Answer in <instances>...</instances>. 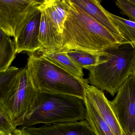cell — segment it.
Instances as JSON below:
<instances>
[{"instance_id":"44dd1931","label":"cell","mask_w":135,"mask_h":135,"mask_svg":"<svg viewBox=\"0 0 135 135\" xmlns=\"http://www.w3.org/2000/svg\"><path fill=\"white\" fill-rule=\"evenodd\" d=\"M13 135H31L26 132L23 129L20 128H17L14 132Z\"/></svg>"},{"instance_id":"5bb4252c","label":"cell","mask_w":135,"mask_h":135,"mask_svg":"<svg viewBox=\"0 0 135 135\" xmlns=\"http://www.w3.org/2000/svg\"><path fill=\"white\" fill-rule=\"evenodd\" d=\"M58 32L62 34L67 12L61 0H45L40 5Z\"/></svg>"},{"instance_id":"7402d4cb","label":"cell","mask_w":135,"mask_h":135,"mask_svg":"<svg viewBox=\"0 0 135 135\" xmlns=\"http://www.w3.org/2000/svg\"><path fill=\"white\" fill-rule=\"evenodd\" d=\"M135 75V63L134 64V66H133V68L132 71V75Z\"/></svg>"},{"instance_id":"d6986e66","label":"cell","mask_w":135,"mask_h":135,"mask_svg":"<svg viewBox=\"0 0 135 135\" xmlns=\"http://www.w3.org/2000/svg\"><path fill=\"white\" fill-rule=\"evenodd\" d=\"M115 5L122 14L128 17L129 20L135 22V5L129 0H119L115 1Z\"/></svg>"},{"instance_id":"ac0fdd59","label":"cell","mask_w":135,"mask_h":135,"mask_svg":"<svg viewBox=\"0 0 135 135\" xmlns=\"http://www.w3.org/2000/svg\"><path fill=\"white\" fill-rule=\"evenodd\" d=\"M107 14L118 31L124 42L135 46V22L115 15L107 11Z\"/></svg>"},{"instance_id":"2e32d148","label":"cell","mask_w":135,"mask_h":135,"mask_svg":"<svg viewBox=\"0 0 135 135\" xmlns=\"http://www.w3.org/2000/svg\"><path fill=\"white\" fill-rule=\"evenodd\" d=\"M16 54L15 45L11 36L1 30L0 71H5L11 67Z\"/></svg>"},{"instance_id":"5b68a950","label":"cell","mask_w":135,"mask_h":135,"mask_svg":"<svg viewBox=\"0 0 135 135\" xmlns=\"http://www.w3.org/2000/svg\"><path fill=\"white\" fill-rule=\"evenodd\" d=\"M37 93L26 67L21 68L12 84L0 92V111L8 117L16 128L21 127L33 111Z\"/></svg>"},{"instance_id":"30bf717a","label":"cell","mask_w":135,"mask_h":135,"mask_svg":"<svg viewBox=\"0 0 135 135\" xmlns=\"http://www.w3.org/2000/svg\"><path fill=\"white\" fill-rule=\"evenodd\" d=\"M31 135H95L86 120L23 128Z\"/></svg>"},{"instance_id":"4fadbf2b","label":"cell","mask_w":135,"mask_h":135,"mask_svg":"<svg viewBox=\"0 0 135 135\" xmlns=\"http://www.w3.org/2000/svg\"><path fill=\"white\" fill-rule=\"evenodd\" d=\"M38 54L75 77L84 78L83 69L78 66L65 52H48L43 49L39 51Z\"/></svg>"},{"instance_id":"277c9868","label":"cell","mask_w":135,"mask_h":135,"mask_svg":"<svg viewBox=\"0 0 135 135\" xmlns=\"http://www.w3.org/2000/svg\"><path fill=\"white\" fill-rule=\"evenodd\" d=\"M106 61L88 69L89 84L112 96L132 75L135 63V48L123 43L105 50Z\"/></svg>"},{"instance_id":"7a4b0ae2","label":"cell","mask_w":135,"mask_h":135,"mask_svg":"<svg viewBox=\"0 0 135 135\" xmlns=\"http://www.w3.org/2000/svg\"><path fill=\"white\" fill-rule=\"evenodd\" d=\"M83 100L76 96L48 91H38L30 116L20 127L50 125L86 120Z\"/></svg>"},{"instance_id":"e0dca14e","label":"cell","mask_w":135,"mask_h":135,"mask_svg":"<svg viewBox=\"0 0 135 135\" xmlns=\"http://www.w3.org/2000/svg\"><path fill=\"white\" fill-rule=\"evenodd\" d=\"M67 55L81 68L88 70L106 61L103 57L105 52L101 54L84 51L72 50L65 52Z\"/></svg>"},{"instance_id":"9a60e30c","label":"cell","mask_w":135,"mask_h":135,"mask_svg":"<svg viewBox=\"0 0 135 135\" xmlns=\"http://www.w3.org/2000/svg\"><path fill=\"white\" fill-rule=\"evenodd\" d=\"M86 110V120L95 135H114L112 129L101 117L86 96L83 100Z\"/></svg>"},{"instance_id":"7c38bea8","label":"cell","mask_w":135,"mask_h":135,"mask_svg":"<svg viewBox=\"0 0 135 135\" xmlns=\"http://www.w3.org/2000/svg\"><path fill=\"white\" fill-rule=\"evenodd\" d=\"M41 12L38 39L44 50L48 52H60L64 44L63 36L54 27L44 9L38 7Z\"/></svg>"},{"instance_id":"8fae6325","label":"cell","mask_w":135,"mask_h":135,"mask_svg":"<svg viewBox=\"0 0 135 135\" xmlns=\"http://www.w3.org/2000/svg\"><path fill=\"white\" fill-rule=\"evenodd\" d=\"M72 3L88 14L98 23L109 31L122 42L124 40L107 14V11L98 0H71Z\"/></svg>"},{"instance_id":"9c48e42d","label":"cell","mask_w":135,"mask_h":135,"mask_svg":"<svg viewBox=\"0 0 135 135\" xmlns=\"http://www.w3.org/2000/svg\"><path fill=\"white\" fill-rule=\"evenodd\" d=\"M84 96L91 103L114 135H124L112 109L110 101L105 96L103 91L89 84L86 86Z\"/></svg>"},{"instance_id":"3957f363","label":"cell","mask_w":135,"mask_h":135,"mask_svg":"<svg viewBox=\"0 0 135 135\" xmlns=\"http://www.w3.org/2000/svg\"><path fill=\"white\" fill-rule=\"evenodd\" d=\"M26 68L37 91L70 95L84 100L88 80L75 77L39 54L29 55Z\"/></svg>"},{"instance_id":"52a82bcc","label":"cell","mask_w":135,"mask_h":135,"mask_svg":"<svg viewBox=\"0 0 135 135\" xmlns=\"http://www.w3.org/2000/svg\"><path fill=\"white\" fill-rule=\"evenodd\" d=\"M124 135H135V75H131L110 101Z\"/></svg>"},{"instance_id":"ffe728a7","label":"cell","mask_w":135,"mask_h":135,"mask_svg":"<svg viewBox=\"0 0 135 135\" xmlns=\"http://www.w3.org/2000/svg\"><path fill=\"white\" fill-rule=\"evenodd\" d=\"M17 128L8 117L0 111V135H13Z\"/></svg>"},{"instance_id":"603a6c76","label":"cell","mask_w":135,"mask_h":135,"mask_svg":"<svg viewBox=\"0 0 135 135\" xmlns=\"http://www.w3.org/2000/svg\"><path fill=\"white\" fill-rule=\"evenodd\" d=\"M129 1L135 5V0H129Z\"/></svg>"},{"instance_id":"ba28073f","label":"cell","mask_w":135,"mask_h":135,"mask_svg":"<svg viewBox=\"0 0 135 135\" xmlns=\"http://www.w3.org/2000/svg\"><path fill=\"white\" fill-rule=\"evenodd\" d=\"M41 15L38 7L31 15L18 37L14 39L17 53L23 51L34 53L44 49L38 39Z\"/></svg>"},{"instance_id":"8992f818","label":"cell","mask_w":135,"mask_h":135,"mask_svg":"<svg viewBox=\"0 0 135 135\" xmlns=\"http://www.w3.org/2000/svg\"><path fill=\"white\" fill-rule=\"evenodd\" d=\"M43 1L0 0V29L16 38Z\"/></svg>"},{"instance_id":"6da1fadb","label":"cell","mask_w":135,"mask_h":135,"mask_svg":"<svg viewBox=\"0 0 135 135\" xmlns=\"http://www.w3.org/2000/svg\"><path fill=\"white\" fill-rule=\"evenodd\" d=\"M62 2L67 17L62 33L64 44L58 52L76 50L101 54L124 43L71 0Z\"/></svg>"}]
</instances>
